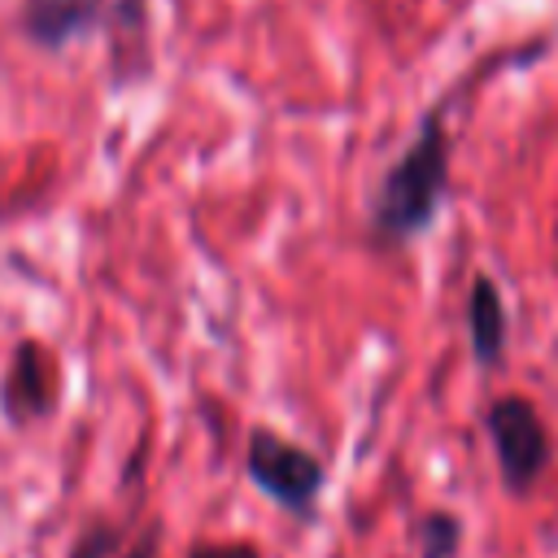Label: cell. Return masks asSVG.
I'll list each match as a JSON object with an SVG mask.
<instances>
[{"label":"cell","instance_id":"6da1fadb","mask_svg":"<svg viewBox=\"0 0 558 558\" xmlns=\"http://www.w3.org/2000/svg\"><path fill=\"white\" fill-rule=\"evenodd\" d=\"M445 183H449V140H445V122L436 113H427L418 135L392 161V170L384 174V183L375 192V205H371L375 235L379 240H414L436 218Z\"/></svg>","mask_w":558,"mask_h":558},{"label":"cell","instance_id":"7a4b0ae2","mask_svg":"<svg viewBox=\"0 0 558 558\" xmlns=\"http://www.w3.org/2000/svg\"><path fill=\"white\" fill-rule=\"evenodd\" d=\"M244 475L253 480L257 493H266L279 510H288L292 519H314L318 510V493L327 484L323 462L292 445L288 436L270 432V427H253L248 445H244Z\"/></svg>","mask_w":558,"mask_h":558},{"label":"cell","instance_id":"3957f363","mask_svg":"<svg viewBox=\"0 0 558 558\" xmlns=\"http://www.w3.org/2000/svg\"><path fill=\"white\" fill-rule=\"evenodd\" d=\"M488 436H493V449H497L501 480L514 493H523L545 471V462H549V440H545V427H541L536 410L523 397L493 401V410H488Z\"/></svg>","mask_w":558,"mask_h":558},{"label":"cell","instance_id":"277c9868","mask_svg":"<svg viewBox=\"0 0 558 558\" xmlns=\"http://www.w3.org/2000/svg\"><path fill=\"white\" fill-rule=\"evenodd\" d=\"M0 410L13 427L52 414V362L35 340H22L13 349V362L4 366L0 379Z\"/></svg>","mask_w":558,"mask_h":558},{"label":"cell","instance_id":"5b68a950","mask_svg":"<svg viewBox=\"0 0 558 558\" xmlns=\"http://www.w3.org/2000/svg\"><path fill=\"white\" fill-rule=\"evenodd\" d=\"M109 0H22L17 26L39 48H65L70 39H83L105 22Z\"/></svg>","mask_w":558,"mask_h":558},{"label":"cell","instance_id":"8992f818","mask_svg":"<svg viewBox=\"0 0 558 558\" xmlns=\"http://www.w3.org/2000/svg\"><path fill=\"white\" fill-rule=\"evenodd\" d=\"M466 331H471V353L480 366H493L506 349V305L497 296L493 279H475L466 296Z\"/></svg>","mask_w":558,"mask_h":558},{"label":"cell","instance_id":"52a82bcc","mask_svg":"<svg viewBox=\"0 0 558 558\" xmlns=\"http://www.w3.org/2000/svg\"><path fill=\"white\" fill-rule=\"evenodd\" d=\"M458 541H462V523L453 514H445V510L423 514V523H418V554L423 558H453Z\"/></svg>","mask_w":558,"mask_h":558},{"label":"cell","instance_id":"ba28073f","mask_svg":"<svg viewBox=\"0 0 558 558\" xmlns=\"http://www.w3.org/2000/svg\"><path fill=\"white\" fill-rule=\"evenodd\" d=\"M113 549H118V527L113 523H92L70 545V558H113Z\"/></svg>","mask_w":558,"mask_h":558},{"label":"cell","instance_id":"9c48e42d","mask_svg":"<svg viewBox=\"0 0 558 558\" xmlns=\"http://www.w3.org/2000/svg\"><path fill=\"white\" fill-rule=\"evenodd\" d=\"M187 558H262V554H257L248 541H218V545L205 541V545H196Z\"/></svg>","mask_w":558,"mask_h":558},{"label":"cell","instance_id":"30bf717a","mask_svg":"<svg viewBox=\"0 0 558 558\" xmlns=\"http://www.w3.org/2000/svg\"><path fill=\"white\" fill-rule=\"evenodd\" d=\"M122 558H157V527H148L140 541H131V549Z\"/></svg>","mask_w":558,"mask_h":558}]
</instances>
